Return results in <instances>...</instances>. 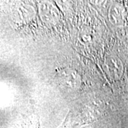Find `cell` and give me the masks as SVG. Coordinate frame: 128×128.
I'll list each match as a JSON object with an SVG mask.
<instances>
[{
  "mask_svg": "<svg viewBox=\"0 0 128 128\" xmlns=\"http://www.w3.org/2000/svg\"><path fill=\"white\" fill-rule=\"evenodd\" d=\"M67 73H65V72L62 73V76L66 78H62V80L64 81V85L66 86H68L69 88H76L79 85V78L76 75V73H73L72 71L67 70Z\"/></svg>",
  "mask_w": 128,
  "mask_h": 128,
  "instance_id": "cell-1",
  "label": "cell"
}]
</instances>
